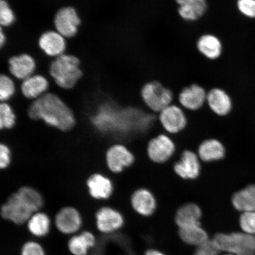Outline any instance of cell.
Segmentation results:
<instances>
[{"label": "cell", "instance_id": "cell-17", "mask_svg": "<svg viewBox=\"0 0 255 255\" xmlns=\"http://www.w3.org/2000/svg\"><path fill=\"white\" fill-rule=\"evenodd\" d=\"M206 104L217 116L226 117L234 108V101L227 91L219 87H214L207 92Z\"/></svg>", "mask_w": 255, "mask_h": 255}, {"label": "cell", "instance_id": "cell-10", "mask_svg": "<svg viewBox=\"0 0 255 255\" xmlns=\"http://www.w3.org/2000/svg\"><path fill=\"white\" fill-rule=\"evenodd\" d=\"M175 150V143L167 133L154 137L149 142L147 146L149 159L157 164H164L170 160Z\"/></svg>", "mask_w": 255, "mask_h": 255}, {"label": "cell", "instance_id": "cell-5", "mask_svg": "<svg viewBox=\"0 0 255 255\" xmlns=\"http://www.w3.org/2000/svg\"><path fill=\"white\" fill-rule=\"evenodd\" d=\"M140 95L145 106L157 114L173 104L175 101V95L172 89L158 81L143 84L140 90Z\"/></svg>", "mask_w": 255, "mask_h": 255}, {"label": "cell", "instance_id": "cell-23", "mask_svg": "<svg viewBox=\"0 0 255 255\" xmlns=\"http://www.w3.org/2000/svg\"><path fill=\"white\" fill-rule=\"evenodd\" d=\"M232 204L240 213L255 212V184H249L236 191L232 197Z\"/></svg>", "mask_w": 255, "mask_h": 255}, {"label": "cell", "instance_id": "cell-12", "mask_svg": "<svg viewBox=\"0 0 255 255\" xmlns=\"http://www.w3.org/2000/svg\"><path fill=\"white\" fill-rule=\"evenodd\" d=\"M37 45L44 55L53 59L66 53L68 49L66 38L55 30H47L41 34Z\"/></svg>", "mask_w": 255, "mask_h": 255}, {"label": "cell", "instance_id": "cell-22", "mask_svg": "<svg viewBox=\"0 0 255 255\" xmlns=\"http://www.w3.org/2000/svg\"><path fill=\"white\" fill-rule=\"evenodd\" d=\"M197 153L201 161L209 163L222 160L225 157L226 151L219 140L210 138L200 143Z\"/></svg>", "mask_w": 255, "mask_h": 255}, {"label": "cell", "instance_id": "cell-4", "mask_svg": "<svg viewBox=\"0 0 255 255\" xmlns=\"http://www.w3.org/2000/svg\"><path fill=\"white\" fill-rule=\"evenodd\" d=\"M221 252L234 255H255V236L244 232L216 234L212 239Z\"/></svg>", "mask_w": 255, "mask_h": 255}, {"label": "cell", "instance_id": "cell-29", "mask_svg": "<svg viewBox=\"0 0 255 255\" xmlns=\"http://www.w3.org/2000/svg\"><path fill=\"white\" fill-rule=\"evenodd\" d=\"M15 91L13 80L6 73H1L0 75V100L1 103H6L13 97Z\"/></svg>", "mask_w": 255, "mask_h": 255}, {"label": "cell", "instance_id": "cell-21", "mask_svg": "<svg viewBox=\"0 0 255 255\" xmlns=\"http://www.w3.org/2000/svg\"><path fill=\"white\" fill-rule=\"evenodd\" d=\"M49 86L46 76L37 73L22 81L20 90L25 98L35 100L47 93Z\"/></svg>", "mask_w": 255, "mask_h": 255}, {"label": "cell", "instance_id": "cell-18", "mask_svg": "<svg viewBox=\"0 0 255 255\" xmlns=\"http://www.w3.org/2000/svg\"><path fill=\"white\" fill-rule=\"evenodd\" d=\"M203 211L197 204L190 202L184 204L177 210L174 223L178 229L202 225Z\"/></svg>", "mask_w": 255, "mask_h": 255}, {"label": "cell", "instance_id": "cell-34", "mask_svg": "<svg viewBox=\"0 0 255 255\" xmlns=\"http://www.w3.org/2000/svg\"><path fill=\"white\" fill-rule=\"evenodd\" d=\"M11 162V151L7 145L1 143L0 145V167L7 168Z\"/></svg>", "mask_w": 255, "mask_h": 255}, {"label": "cell", "instance_id": "cell-24", "mask_svg": "<svg viewBox=\"0 0 255 255\" xmlns=\"http://www.w3.org/2000/svg\"><path fill=\"white\" fill-rule=\"evenodd\" d=\"M87 184L89 194L95 199H107L113 194V184L110 178L103 175L92 174L89 177Z\"/></svg>", "mask_w": 255, "mask_h": 255}, {"label": "cell", "instance_id": "cell-7", "mask_svg": "<svg viewBox=\"0 0 255 255\" xmlns=\"http://www.w3.org/2000/svg\"><path fill=\"white\" fill-rule=\"evenodd\" d=\"M159 120L168 135L177 134L186 127L187 118L179 105L172 104L158 114Z\"/></svg>", "mask_w": 255, "mask_h": 255}, {"label": "cell", "instance_id": "cell-15", "mask_svg": "<svg viewBox=\"0 0 255 255\" xmlns=\"http://www.w3.org/2000/svg\"><path fill=\"white\" fill-rule=\"evenodd\" d=\"M55 225L57 231L63 235H75L82 227V216L74 207H63L55 216Z\"/></svg>", "mask_w": 255, "mask_h": 255}, {"label": "cell", "instance_id": "cell-13", "mask_svg": "<svg viewBox=\"0 0 255 255\" xmlns=\"http://www.w3.org/2000/svg\"><path fill=\"white\" fill-rule=\"evenodd\" d=\"M130 203L133 211L142 218H150L157 211V199L154 194L145 188L135 190L130 197Z\"/></svg>", "mask_w": 255, "mask_h": 255}, {"label": "cell", "instance_id": "cell-25", "mask_svg": "<svg viewBox=\"0 0 255 255\" xmlns=\"http://www.w3.org/2000/svg\"><path fill=\"white\" fill-rule=\"evenodd\" d=\"M96 243L95 236L91 232L85 231L72 235L68 241V248L72 255H88Z\"/></svg>", "mask_w": 255, "mask_h": 255}, {"label": "cell", "instance_id": "cell-2", "mask_svg": "<svg viewBox=\"0 0 255 255\" xmlns=\"http://www.w3.org/2000/svg\"><path fill=\"white\" fill-rule=\"evenodd\" d=\"M43 204V197L36 190L23 186L11 194L1 206V216L15 225H22L34 213L39 212Z\"/></svg>", "mask_w": 255, "mask_h": 255}, {"label": "cell", "instance_id": "cell-11", "mask_svg": "<svg viewBox=\"0 0 255 255\" xmlns=\"http://www.w3.org/2000/svg\"><path fill=\"white\" fill-rule=\"evenodd\" d=\"M96 226L103 234H111L120 230L125 223V218L119 210L111 207H103L95 215Z\"/></svg>", "mask_w": 255, "mask_h": 255}, {"label": "cell", "instance_id": "cell-8", "mask_svg": "<svg viewBox=\"0 0 255 255\" xmlns=\"http://www.w3.org/2000/svg\"><path fill=\"white\" fill-rule=\"evenodd\" d=\"M207 92L204 86L197 83L185 86L178 94L175 104L179 105L184 110L198 111L206 104Z\"/></svg>", "mask_w": 255, "mask_h": 255}, {"label": "cell", "instance_id": "cell-9", "mask_svg": "<svg viewBox=\"0 0 255 255\" xmlns=\"http://www.w3.org/2000/svg\"><path fill=\"white\" fill-rule=\"evenodd\" d=\"M135 157L132 152L123 143L110 146L106 154L108 168L113 173L120 174L134 164Z\"/></svg>", "mask_w": 255, "mask_h": 255}, {"label": "cell", "instance_id": "cell-28", "mask_svg": "<svg viewBox=\"0 0 255 255\" xmlns=\"http://www.w3.org/2000/svg\"><path fill=\"white\" fill-rule=\"evenodd\" d=\"M17 20L15 12L7 0H0V25L7 28L13 25Z\"/></svg>", "mask_w": 255, "mask_h": 255}, {"label": "cell", "instance_id": "cell-30", "mask_svg": "<svg viewBox=\"0 0 255 255\" xmlns=\"http://www.w3.org/2000/svg\"><path fill=\"white\" fill-rule=\"evenodd\" d=\"M15 116L10 105L7 103L0 105V128L1 129H11L15 125Z\"/></svg>", "mask_w": 255, "mask_h": 255}, {"label": "cell", "instance_id": "cell-26", "mask_svg": "<svg viewBox=\"0 0 255 255\" xmlns=\"http://www.w3.org/2000/svg\"><path fill=\"white\" fill-rule=\"evenodd\" d=\"M179 237L185 244L199 247L206 243L210 239L209 235L202 225L178 229Z\"/></svg>", "mask_w": 255, "mask_h": 255}, {"label": "cell", "instance_id": "cell-14", "mask_svg": "<svg viewBox=\"0 0 255 255\" xmlns=\"http://www.w3.org/2000/svg\"><path fill=\"white\" fill-rule=\"evenodd\" d=\"M9 73L19 81L34 74L37 70V62L33 56L28 53H21L9 58L7 62Z\"/></svg>", "mask_w": 255, "mask_h": 255}, {"label": "cell", "instance_id": "cell-33", "mask_svg": "<svg viewBox=\"0 0 255 255\" xmlns=\"http://www.w3.org/2000/svg\"><path fill=\"white\" fill-rule=\"evenodd\" d=\"M20 255H46L45 250L39 242L29 241L22 245Z\"/></svg>", "mask_w": 255, "mask_h": 255}, {"label": "cell", "instance_id": "cell-32", "mask_svg": "<svg viewBox=\"0 0 255 255\" xmlns=\"http://www.w3.org/2000/svg\"><path fill=\"white\" fill-rule=\"evenodd\" d=\"M238 10L244 17L255 19V0H237Z\"/></svg>", "mask_w": 255, "mask_h": 255}, {"label": "cell", "instance_id": "cell-20", "mask_svg": "<svg viewBox=\"0 0 255 255\" xmlns=\"http://www.w3.org/2000/svg\"><path fill=\"white\" fill-rule=\"evenodd\" d=\"M196 48L201 55L212 61L219 59L224 49L220 38L212 33L201 35L196 41Z\"/></svg>", "mask_w": 255, "mask_h": 255}, {"label": "cell", "instance_id": "cell-31", "mask_svg": "<svg viewBox=\"0 0 255 255\" xmlns=\"http://www.w3.org/2000/svg\"><path fill=\"white\" fill-rule=\"evenodd\" d=\"M239 224L245 234L255 236V212L240 213Z\"/></svg>", "mask_w": 255, "mask_h": 255}, {"label": "cell", "instance_id": "cell-16", "mask_svg": "<svg viewBox=\"0 0 255 255\" xmlns=\"http://www.w3.org/2000/svg\"><path fill=\"white\" fill-rule=\"evenodd\" d=\"M202 169V161L197 153L190 150L183 152L181 158L174 166L175 173L182 179L195 180L198 178Z\"/></svg>", "mask_w": 255, "mask_h": 255}, {"label": "cell", "instance_id": "cell-6", "mask_svg": "<svg viewBox=\"0 0 255 255\" xmlns=\"http://www.w3.org/2000/svg\"><path fill=\"white\" fill-rule=\"evenodd\" d=\"M55 30L66 39H71L78 34L82 19L77 9L73 6H64L58 9L53 18Z\"/></svg>", "mask_w": 255, "mask_h": 255}, {"label": "cell", "instance_id": "cell-1", "mask_svg": "<svg viewBox=\"0 0 255 255\" xmlns=\"http://www.w3.org/2000/svg\"><path fill=\"white\" fill-rule=\"evenodd\" d=\"M28 115L34 120H43L51 127L68 131L75 124L74 115L71 108L58 96L46 93L32 102Z\"/></svg>", "mask_w": 255, "mask_h": 255}, {"label": "cell", "instance_id": "cell-3", "mask_svg": "<svg viewBox=\"0 0 255 255\" xmlns=\"http://www.w3.org/2000/svg\"><path fill=\"white\" fill-rule=\"evenodd\" d=\"M48 72L56 85L65 90L74 88L84 76L81 60L67 53L50 62Z\"/></svg>", "mask_w": 255, "mask_h": 255}, {"label": "cell", "instance_id": "cell-37", "mask_svg": "<svg viewBox=\"0 0 255 255\" xmlns=\"http://www.w3.org/2000/svg\"><path fill=\"white\" fill-rule=\"evenodd\" d=\"M233 255L231 254L225 253L224 255Z\"/></svg>", "mask_w": 255, "mask_h": 255}, {"label": "cell", "instance_id": "cell-35", "mask_svg": "<svg viewBox=\"0 0 255 255\" xmlns=\"http://www.w3.org/2000/svg\"><path fill=\"white\" fill-rule=\"evenodd\" d=\"M7 41V34L5 33V31L4 28L1 27L0 28V47L1 49L3 47H4Z\"/></svg>", "mask_w": 255, "mask_h": 255}, {"label": "cell", "instance_id": "cell-27", "mask_svg": "<svg viewBox=\"0 0 255 255\" xmlns=\"http://www.w3.org/2000/svg\"><path fill=\"white\" fill-rule=\"evenodd\" d=\"M26 223L28 231L34 237H45L50 232V219L49 216L43 212H37L34 213Z\"/></svg>", "mask_w": 255, "mask_h": 255}, {"label": "cell", "instance_id": "cell-36", "mask_svg": "<svg viewBox=\"0 0 255 255\" xmlns=\"http://www.w3.org/2000/svg\"><path fill=\"white\" fill-rule=\"evenodd\" d=\"M144 255H166L162 252L154 249H151L145 252Z\"/></svg>", "mask_w": 255, "mask_h": 255}, {"label": "cell", "instance_id": "cell-19", "mask_svg": "<svg viewBox=\"0 0 255 255\" xmlns=\"http://www.w3.org/2000/svg\"><path fill=\"white\" fill-rule=\"evenodd\" d=\"M175 1L178 5V15L187 22L199 20L208 9L206 0H175Z\"/></svg>", "mask_w": 255, "mask_h": 255}]
</instances>
